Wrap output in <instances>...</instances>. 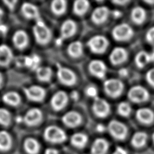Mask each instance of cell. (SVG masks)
<instances>
[{"instance_id": "obj_36", "label": "cell", "mask_w": 154, "mask_h": 154, "mask_svg": "<svg viewBox=\"0 0 154 154\" xmlns=\"http://www.w3.org/2000/svg\"><path fill=\"white\" fill-rule=\"evenodd\" d=\"M117 112L123 117H128L132 111L131 106L130 104L126 101L121 102L119 103L117 106Z\"/></svg>"}, {"instance_id": "obj_38", "label": "cell", "mask_w": 154, "mask_h": 154, "mask_svg": "<svg viewBox=\"0 0 154 154\" xmlns=\"http://www.w3.org/2000/svg\"><path fill=\"white\" fill-rule=\"evenodd\" d=\"M146 39L148 43L154 45V26L150 28L146 32Z\"/></svg>"}, {"instance_id": "obj_8", "label": "cell", "mask_w": 154, "mask_h": 154, "mask_svg": "<svg viewBox=\"0 0 154 154\" xmlns=\"http://www.w3.org/2000/svg\"><path fill=\"white\" fill-rule=\"evenodd\" d=\"M57 76L60 82L66 86H72L76 84L77 81L75 72L66 67L59 66L57 69Z\"/></svg>"}, {"instance_id": "obj_13", "label": "cell", "mask_w": 154, "mask_h": 154, "mask_svg": "<svg viewBox=\"0 0 154 154\" xmlns=\"http://www.w3.org/2000/svg\"><path fill=\"white\" fill-rule=\"evenodd\" d=\"M88 70L90 73L99 79L105 78L107 67L105 63L100 60H91L88 64Z\"/></svg>"}, {"instance_id": "obj_26", "label": "cell", "mask_w": 154, "mask_h": 154, "mask_svg": "<svg viewBox=\"0 0 154 154\" xmlns=\"http://www.w3.org/2000/svg\"><path fill=\"white\" fill-rule=\"evenodd\" d=\"M70 141L72 145L74 147L78 149H82L86 146L88 141V138L85 134L76 132L72 135Z\"/></svg>"}, {"instance_id": "obj_52", "label": "cell", "mask_w": 154, "mask_h": 154, "mask_svg": "<svg viewBox=\"0 0 154 154\" xmlns=\"http://www.w3.org/2000/svg\"><path fill=\"white\" fill-rule=\"evenodd\" d=\"M152 141H153V142L154 143V132L153 133V134L152 135Z\"/></svg>"}, {"instance_id": "obj_24", "label": "cell", "mask_w": 154, "mask_h": 154, "mask_svg": "<svg viewBox=\"0 0 154 154\" xmlns=\"http://www.w3.org/2000/svg\"><path fill=\"white\" fill-rule=\"evenodd\" d=\"M146 17V13L144 8L141 6L134 7L131 12V18L133 22L140 25L143 23Z\"/></svg>"}, {"instance_id": "obj_12", "label": "cell", "mask_w": 154, "mask_h": 154, "mask_svg": "<svg viewBox=\"0 0 154 154\" xmlns=\"http://www.w3.org/2000/svg\"><path fill=\"white\" fill-rule=\"evenodd\" d=\"M68 100L69 96L64 91L60 90L52 95L50 100V104L54 110L59 111L65 108L68 103Z\"/></svg>"}, {"instance_id": "obj_28", "label": "cell", "mask_w": 154, "mask_h": 154, "mask_svg": "<svg viewBox=\"0 0 154 154\" xmlns=\"http://www.w3.org/2000/svg\"><path fill=\"white\" fill-rule=\"evenodd\" d=\"M68 55L72 58H79L83 54V46L81 42L76 40L70 43L67 48Z\"/></svg>"}, {"instance_id": "obj_21", "label": "cell", "mask_w": 154, "mask_h": 154, "mask_svg": "<svg viewBox=\"0 0 154 154\" xmlns=\"http://www.w3.org/2000/svg\"><path fill=\"white\" fill-rule=\"evenodd\" d=\"M109 149L107 140L102 138H96L92 143L90 148V154H106Z\"/></svg>"}, {"instance_id": "obj_33", "label": "cell", "mask_w": 154, "mask_h": 154, "mask_svg": "<svg viewBox=\"0 0 154 154\" xmlns=\"http://www.w3.org/2000/svg\"><path fill=\"white\" fill-rule=\"evenodd\" d=\"M150 62H151L150 54L145 51L138 52L135 57V64L139 68L144 67Z\"/></svg>"}, {"instance_id": "obj_4", "label": "cell", "mask_w": 154, "mask_h": 154, "mask_svg": "<svg viewBox=\"0 0 154 154\" xmlns=\"http://www.w3.org/2000/svg\"><path fill=\"white\" fill-rule=\"evenodd\" d=\"M103 89L105 93L111 97H117L123 92L124 84L117 78H109L103 82Z\"/></svg>"}, {"instance_id": "obj_6", "label": "cell", "mask_w": 154, "mask_h": 154, "mask_svg": "<svg viewBox=\"0 0 154 154\" xmlns=\"http://www.w3.org/2000/svg\"><path fill=\"white\" fill-rule=\"evenodd\" d=\"M106 128L110 135L115 140H123L127 136V127L120 121L112 120L109 122Z\"/></svg>"}, {"instance_id": "obj_11", "label": "cell", "mask_w": 154, "mask_h": 154, "mask_svg": "<svg viewBox=\"0 0 154 154\" xmlns=\"http://www.w3.org/2000/svg\"><path fill=\"white\" fill-rule=\"evenodd\" d=\"M43 119L42 111L39 108H32L25 112L22 120L28 126H35L40 124Z\"/></svg>"}, {"instance_id": "obj_43", "label": "cell", "mask_w": 154, "mask_h": 154, "mask_svg": "<svg viewBox=\"0 0 154 154\" xmlns=\"http://www.w3.org/2000/svg\"><path fill=\"white\" fill-rule=\"evenodd\" d=\"M119 75L121 76V77H126L128 76V70L126 68H121L120 69H119Z\"/></svg>"}, {"instance_id": "obj_39", "label": "cell", "mask_w": 154, "mask_h": 154, "mask_svg": "<svg viewBox=\"0 0 154 154\" xmlns=\"http://www.w3.org/2000/svg\"><path fill=\"white\" fill-rule=\"evenodd\" d=\"M146 79L149 84L154 88V68H152L147 72Z\"/></svg>"}, {"instance_id": "obj_37", "label": "cell", "mask_w": 154, "mask_h": 154, "mask_svg": "<svg viewBox=\"0 0 154 154\" xmlns=\"http://www.w3.org/2000/svg\"><path fill=\"white\" fill-rule=\"evenodd\" d=\"M85 93L88 97L93 98V99L98 96V90L97 88L93 85L87 86L85 90Z\"/></svg>"}, {"instance_id": "obj_5", "label": "cell", "mask_w": 154, "mask_h": 154, "mask_svg": "<svg viewBox=\"0 0 154 154\" xmlns=\"http://www.w3.org/2000/svg\"><path fill=\"white\" fill-rule=\"evenodd\" d=\"M108 39L102 35H95L91 37L87 43L89 49L94 54H103L108 46Z\"/></svg>"}, {"instance_id": "obj_41", "label": "cell", "mask_w": 154, "mask_h": 154, "mask_svg": "<svg viewBox=\"0 0 154 154\" xmlns=\"http://www.w3.org/2000/svg\"><path fill=\"white\" fill-rule=\"evenodd\" d=\"M111 154H128V152L122 147L117 146Z\"/></svg>"}, {"instance_id": "obj_42", "label": "cell", "mask_w": 154, "mask_h": 154, "mask_svg": "<svg viewBox=\"0 0 154 154\" xmlns=\"http://www.w3.org/2000/svg\"><path fill=\"white\" fill-rule=\"evenodd\" d=\"M106 129H107V128H106V126L102 124V123L97 124L96 125V131H97L98 132H100V133L105 132Z\"/></svg>"}, {"instance_id": "obj_22", "label": "cell", "mask_w": 154, "mask_h": 154, "mask_svg": "<svg viewBox=\"0 0 154 154\" xmlns=\"http://www.w3.org/2000/svg\"><path fill=\"white\" fill-rule=\"evenodd\" d=\"M13 59V53L11 48L7 45H0V66L7 67Z\"/></svg>"}, {"instance_id": "obj_16", "label": "cell", "mask_w": 154, "mask_h": 154, "mask_svg": "<svg viewBox=\"0 0 154 154\" xmlns=\"http://www.w3.org/2000/svg\"><path fill=\"white\" fill-rule=\"evenodd\" d=\"M82 117L81 114L73 110L66 112L62 117V122L69 128H75L79 126L82 122Z\"/></svg>"}, {"instance_id": "obj_50", "label": "cell", "mask_w": 154, "mask_h": 154, "mask_svg": "<svg viewBox=\"0 0 154 154\" xmlns=\"http://www.w3.org/2000/svg\"><path fill=\"white\" fill-rule=\"evenodd\" d=\"M145 2L149 4H150V5H153L154 4V0H150V1H144Z\"/></svg>"}, {"instance_id": "obj_17", "label": "cell", "mask_w": 154, "mask_h": 154, "mask_svg": "<svg viewBox=\"0 0 154 154\" xmlns=\"http://www.w3.org/2000/svg\"><path fill=\"white\" fill-rule=\"evenodd\" d=\"M110 13L109 9L106 6H99L94 9L91 14V19L93 23L100 25L104 23Z\"/></svg>"}, {"instance_id": "obj_10", "label": "cell", "mask_w": 154, "mask_h": 154, "mask_svg": "<svg viewBox=\"0 0 154 154\" xmlns=\"http://www.w3.org/2000/svg\"><path fill=\"white\" fill-rule=\"evenodd\" d=\"M92 110L93 113L98 117L104 118L109 115L111 107L106 100L97 96L93 99Z\"/></svg>"}, {"instance_id": "obj_51", "label": "cell", "mask_w": 154, "mask_h": 154, "mask_svg": "<svg viewBox=\"0 0 154 154\" xmlns=\"http://www.w3.org/2000/svg\"><path fill=\"white\" fill-rule=\"evenodd\" d=\"M3 15H4V11H3L2 9V8H1V7H0V20H1V19H2V16H3Z\"/></svg>"}, {"instance_id": "obj_1", "label": "cell", "mask_w": 154, "mask_h": 154, "mask_svg": "<svg viewBox=\"0 0 154 154\" xmlns=\"http://www.w3.org/2000/svg\"><path fill=\"white\" fill-rule=\"evenodd\" d=\"M32 32L35 42L40 45H46L52 39L51 29L40 19H38L32 28Z\"/></svg>"}, {"instance_id": "obj_25", "label": "cell", "mask_w": 154, "mask_h": 154, "mask_svg": "<svg viewBox=\"0 0 154 154\" xmlns=\"http://www.w3.org/2000/svg\"><path fill=\"white\" fill-rule=\"evenodd\" d=\"M2 99L5 103L12 106H17L21 102L20 96L14 91H9L4 93Z\"/></svg>"}, {"instance_id": "obj_47", "label": "cell", "mask_w": 154, "mask_h": 154, "mask_svg": "<svg viewBox=\"0 0 154 154\" xmlns=\"http://www.w3.org/2000/svg\"><path fill=\"white\" fill-rule=\"evenodd\" d=\"M70 97L72 99L76 100L79 97V94L76 91H72V92L70 94Z\"/></svg>"}, {"instance_id": "obj_40", "label": "cell", "mask_w": 154, "mask_h": 154, "mask_svg": "<svg viewBox=\"0 0 154 154\" xmlns=\"http://www.w3.org/2000/svg\"><path fill=\"white\" fill-rule=\"evenodd\" d=\"M4 4L10 10H13L15 7L17 1L16 0H4L3 1Z\"/></svg>"}, {"instance_id": "obj_2", "label": "cell", "mask_w": 154, "mask_h": 154, "mask_svg": "<svg viewBox=\"0 0 154 154\" xmlns=\"http://www.w3.org/2000/svg\"><path fill=\"white\" fill-rule=\"evenodd\" d=\"M43 137L49 143L60 144L67 140V134L61 128L56 125H50L45 128Z\"/></svg>"}, {"instance_id": "obj_49", "label": "cell", "mask_w": 154, "mask_h": 154, "mask_svg": "<svg viewBox=\"0 0 154 154\" xmlns=\"http://www.w3.org/2000/svg\"><path fill=\"white\" fill-rule=\"evenodd\" d=\"M2 84H3V76L1 73L0 72V88L2 87Z\"/></svg>"}, {"instance_id": "obj_44", "label": "cell", "mask_w": 154, "mask_h": 154, "mask_svg": "<svg viewBox=\"0 0 154 154\" xmlns=\"http://www.w3.org/2000/svg\"><path fill=\"white\" fill-rule=\"evenodd\" d=\"M45 154H59V152L56 149L47 148L45 151Z\"/></svg>"}, {"instance_id": "obj_14", "label": "cell", "mask_w": 154, "mask_h": 154, "mask_svg": "<svg viewBox=\"0 0 154 154\" xmlns=\"http://www.w3.org/2000/svg\"><path fill=\"white\" fill-rule=\"evenodd\" d=\"M76 29L77 25L76 22L70 19H66L62 23L60 27V40L63 41L64 39L71 37L75 34Z\"/></svg>"}, {"instance_id": "obj_20", "label": "cell", "mask_w": 154, "mask_h": 154, "mask_svg": "<svg viewBox=\"0 0 154 154\" xmlns=\"http://www.w3.org/2000/svg\"><path fill=\"white\" fill-rule=\"evenodd\" d=\"M135 116L137 119L143 124H150L154 120V112L147 107L138 109Z\"/></svg>"}, {"instance_id": "obj_48", "label": "cell", "mask_w": 154, "mask_h": 154, "mask_svg": "<svg viewBox=\"0 0 154 154\" xmlns=\"http://www.w3.org/2000/svg\"><path fill=\"white\" fill-rule=\"evenodd\" d=\"M151 62H154V50L150 54Z\"/></svg>"}, {"instance_id": "obj_29", "label": "cell", "mask_w": 154, "mask_h": 154, "mask_svg": "<svg viewBox=\"0 0 154 154\" xmlns=\"http://www.w3.org/2000/svg\"><path fill=\"white\" fill-rule=\"evenodd\" d=\"M67 2L66 0H54L51 4V11L56 16L63 14L67 10Z\"/></svg>"}, {"instance_id": "obj_46", "label": "cell", "mask_w": 154, "mask_h": 154, "mask_svg": "<svg viewBox=\"0 0 154 154\" xmlns=\"http://www.w3.org/2000/svg\"><path fill=\"white\" fill-rule=\"evenodd\" d=\"M112 15L115 18H119L122 15V13L118 10H114L112 11Z\"/></svg>"}, {"instance_id": "obj_31", "label": "cell", "mask_w": 154, "mask_h": 154, "mask_svg": "<svg viewBox=\"0 0 154 154\" xmlns=\"http://www.w3.org/2000/svg\"><path fill=\"white\" fill-rule=\"evenodd\" d=\"M90 2L87 0H76L73 5V11L77 16H82L88 10Z\"/></svg>"}, {"instance_id": "obj_30", "label": "cell", "mask_w": 154, "mask_h": 154, "mask_svg": "<svg viewBox=\"0 0 154 154\" xmlns=\"http://www.w3.org/2000/svg\"><path fill=\"white\" fill-rule=\"evenodd\" d=\"M147 139V135L143 131H137L132 135L131 143L135 148H141L144 146Z\"/></svg>"}, {"instance_id": "obj_45", "label": "cell", "mask_w": 154, "mask_h": 154, "mask_svg": "<svg viewBox=\"0 0 154 154\" xmlns=\"http://www.w3.org/2000/svg\"><path fill=\"white\" fill-rule=\"evenodd\" d=\"M130 1H126V0H115V1H112V2L114 4L116 5H125V4H127L128 3H129Z\"/></svg>"}, {"instance_id": "obj_19", "label": "cell", "mask_w": 154, "mask_h": 154, "mask_svg": "<svg viewBox=\"0 0 154 154\" xmlns=\"http://www.w3.org/2000/svg\"><path fill=\"white\" fill-rule=\"evenodd\" d=\"M20 11L23 16L27 19H38L39 10L35 5L31 2H23L21 5Z\"/></svg>"}, {"instance_id": "obj_9", "label": "cell", "mask_w": 154, "mask_h": 154, "mask_svg": "<svg viewBox=\"0 0 154 154\" xmlns=\"http://www.w3.org/2000/svg\"><path fill=\"white\" fill-rule=\"evenodd\" d=\"M23 91L26 98L32 102H42L46 96L45 89L38 85H32L25 88Z\"/></svg>"}, {"instance_id": "obj_32", "label": "cell", "mask_w": 154, "mask_h": 154, "mask_svg": "<svg viewBox=\"0 0 154 154\" xmlns=\"http://www.w3.org/2000/svg\"><path fill=\"white\" fill-rule=\"evenodd\" d=\"M12 146L11 135L6 131H0V150L5 152L10 150Z\"/></svg>"}, {"instance_id": "obj_15", "label": "cell", "mask_w": 154, "mask_h": 154, "mask_svg": "<svg viewBox=\"0 0 154 154\" xmlns=\"http://www.w3.org/2000/svg\"><path fill=\"white\" fill-rule=\"evenodd\" d=\"M12 42L14 47L19 50L25 49L29 44V37L23 29L16 31L12 37Z\"/></svg>"}, {"instance_id": "obj_23", "label": "cell", "mask_w": 154, "mask_h": 154, "mask_svg": "<svg viewBox=\"0 0 154 154\" xmlns=\"http://www.w3.org/2000/svg\"><path fill=\"white\" fill-rule=\"evenodd\" d=\"M23 149L28 154H37L40 149V144L35 138L29 137L23 142Z\"/></svg>"}, {"instance_id": "obj_34", "label": "cell", "mask_w": 154, "mask_h": 154, "mask_svg": "<svg viewBox=\"0 0 154 154\" xmlns=\"http://www.w3.org/2000/svg\"><path fill=\"white\" fill-rule=\"evenodd\" d=\"M40 61V58L37 55H32L31 56L25 57L23 58V64L26 67L31 69L36 70L39 66L38 64Z\"/></svg>"}, {"instance_id": "obj_35", "label": "cell", "mask_w": 154, "mask_h": 154, "mask_svg": "<svg viewBox=\"0 0 154 154\" xmlns=\"http://www.w3.org/2000/svg\"><path fill=\"white\" fill-rule=\"evenodd\" d=\"M11 122V114L8 109L4 108H0V125L7 127Z\"/></svg>"}, {"instance_id": "obj_7", "label": "cell", "mask_w": 154, "mask_h": 154, "mask_svg": "<svg viewBox=\"0 0 154 154\" xmlns=\"http://www.w3.org/2000/svg\"><path fill=\"white\" fill-rule=\"evenodd\" d=\"M128 97L132 102L141 103L147 101L150 97V94L144 87L135 85L128 90Z\"/></svg>"}, {"instance_id": "obj_18", "label": "cell", "mask_w": 154, "mask_h": 154, "mask_svg": "<svg viewBox=\"0 0 154 154\" xmlns=\"http://www.w3.org/2000/svg\"><path fill=\"white\" fill-rule=\"evenodd\" d=\"M128 58L126 50L122 47H116L111 52L109 55V60L111 64L119 65L125 62Z\"/></svg>"}, {"instance_id": "obj_3", "label": "cell", "mask_w": 154, "mask_h": 154, "mask_svg": "<svg viewBox=\"0 0 154 154\" xmlns=\"http://www.w3.org/2000/svg\"><path fill=\"white\" fill-rule=\"evenodd\" d=\"M132 28L126 23H122L116 25L111 32L114 40L119 42H125L131 39L134 35Z\"/></svg>"}, {"instance_id": "obj_27", "label": "cell", "mask_w": 154, "mask_h": 154, "mask_svg": "<svg viewBox=\"0 0 154 154\" xmlns=\"http://www.w3.org/2000/svg\"><path fill=\"white\" fill-rule=\"evenodd\" d=\"M52 74V70L50 67L39 66L35 70L36 77L38 81L42 82H47L50 81Z\"/></svg>"}]
</instances>
